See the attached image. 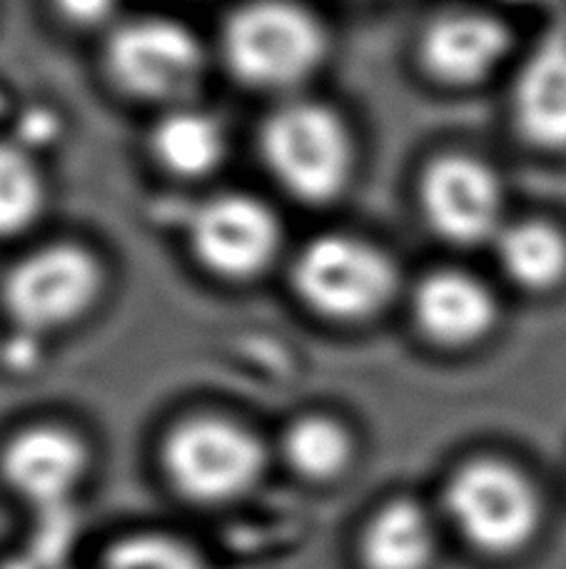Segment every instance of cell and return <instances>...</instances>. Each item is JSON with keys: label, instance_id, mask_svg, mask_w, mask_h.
Wrapping results in <instances>:
<instances>
[{"label": "cell", "instance_id": "cell-1", "mask_svg": "<svg viewBox=\"0 0 566 569\" xmlns=\"http://www.w3.org/2000/svg\"><path fill=\"white\" fill-rule=\"evenodd\" d=\"M225 66L242 86L292 90L325 63L330 38L312 10L292 0H250L222 26Z\"/></svg>", "mask_w": 566, "mask_h": 569}, {"label": "cell", "instance_id": "cell-2", "mask_svg": "<svg viewBox=\"0 0 566 569\" xmlns=\"http://www.w3.org/2000/svg\"><path fill=\"white\" fill-rule=\"evenodd\" d=\"M260 152L280 188L305 206H330L350 188L355 140L325 103L290 100L260 130Z\"/></svg>", "mask_w": 566, "mask_h": 569}, {"label": "cell", "instance_id": "cell-3", "mask_svg": "<svg viewBox=\"0 0 566 569\" xmlns=\"http://www.w3.org/2000/svg\"><path fill=\"white\" fill-rule=\"evenodd\" d=\"M292 288L332 322H367L394 300L400 272L387 252L352 236L310 240L292 266Z\"/></svg>", "mask_w": 566, "mask_h": 569}, {"label": "cell", "instance_id": "cell-4", "mask_svg": "<svg viewBox=\"0 0 566 569\" xmlns=\"http://www.w3.org/2000/svg\"><path fill=\"white\" fill-rule=\"evenodd\" d=\"M444 510L474 550L509 557L527 547L542 522V500L527 475L502 460L462 465L444 487Z\"/></svg>", "mask_w": 566, "mask_h": 569}, {"label": "cell", "instance_id": "cell-5", "mask_svg": "<svg viewBox=\"0 0 566 569\" xmlns=\"http://www.w3.org/2000/svg\"><path fill=\"white\" fill-rule=\"evenodd\" d=\"M163 470L170 485L195 505H225L245 497L265 472V447L225 418H190L168 432Z\"/></svg>", "mask_w": 566, "mask_h": 569}, {"label": "cell", "instance_id": "cell-6", "mask_svg": "<svg viewBox=\"0 0 566 569\" xmlns=\"http://www.w3.org/2000/svg\"><path fill=\"white\" fill-rule=\"evenodd\" d=\"M105 272L93 252L55 242L20 258L0 288L3 308L26 335L65 330L95 308Z\"/></svg>", "mask_w": 566, "mask_h": 569}, {"label": "cell", "instance_id": "cell-7", "mask_svg": "<svg viewBox=\"0 0 566 569\" xmlns=\"http://www.w3.org/2000/svg\"><path fill=\"white\" fill-rule=\"evenodd\" d=\"M105 70L125 96L180 106L205 76V50L190 28L170 18H135L113 30Z\"/></svg>", "mask_w": 566, "mask_h": 569}, {"label": "cell", "instance_id": "cell-8", "mask_svg": "<svg viewBox=\"0 0 566 569\" xmlns=\"http://www.w3.org/2000/svg\"><path fill=\"white\" fill-rule=\"evenodd\" d=\"M190 248L215 278L247 282L272 268L282 248V228L262 200L245 192H222L192 212Z\"/></svg>", "mask_w": 566, "mask_h": 569}, {"label": "cell", "instance_id": "cell-9", "mask_svg": "<svg viewBox=\"0 0 566 569\" xmlns=\"http://www.w3.org/2000/svg\"><path fill=\"white\" fill-rule=\"evenodd\" d=\"M420 206L442 240L477 248L504 230V188L494 168L464 152L432 160L420 180Z\"/></svg>", "mask_w": 566, "mask_h": 569}, {"label": "cell", "instance_id": "cell-10", "mask_svg": "<svg viewBox=\"0 0 566 569\" xmlns=\"http://www.w3.org/2000/svg\"><path fill=\"white\" fill-rule=\"evenodd\" d=\"M88 465L85 442L58 425L26 427L0 452L6 485L38 510L65 507L88 475Z\"/></svg>", "mask_w": 566, "mask_h": 569}, {"label": "cell", "instance_id": "cell-11", "mask_svg": "<svg viewBox=\"0 0 566 569\" xmlns=\"http://www.w3.org/2000/svg\"><path fill=\"white\" fill-rule=\"evenodd\" d=\"M509 48L504 20L482 10H449L422 30L420 63L434 83L474 88L504 63Z\"/></svg>", "mask_w": 566, "mask_h": 569}, {"label": "cell", "instance_id": "cell-12", "mask_svg": "<svg viewBox=\"0 0 566 569\" xmlns=\"http://www.w3.org/2000/svg\"><path fill=\"white\" fill-rule=\"evenodd\" d=\"M414 322L424 340L444 350L474 348L499 322V302L487 282L464 270H437L414 290Z\"/></svg>", "mask_w": 566, "mask_h": 569}, {"label": "cell", "instance_id": "cell-13", "mask_svg": "<svg viewBox=\"0 0 566 569\" xmlns=\"http://www.w3.org/2000/svg\"><path fill=\"white\" fill-rule=\"evenodd\" d=\"M512 116L532 148L566 152V38H544L524 60L512 93Z\"/></svg>", "mask_w": 566, "mask_h": 569}, {"label": "cell", "instance_id": "cell-14", "mask_svg": "<svg viewBox=\"0 0 566 569\" xmlns=\"http://www.w3.org/2000/svg\"><path fill=\"white\" fill-rule=\"evenodd\" d=\"M437 555V532L422 505L394 500L372 515L360 537L365 569H429Z\"/></svg>", "mask_w": 566, "mask_h": 569}, {"label": "cell", "instance_id": "cell-15", "mask_svg": "<svg viewBox=\"0 0 566 569\" xmlns=\"http://www.w3.org/2000/svg\"><path fill=\"white\" fill-rule=\"evenodd\" d=\"M150 152L160 168L180 180H200L215 172L228 156L225 130L195 108H175L158 120Z\"/></svg>", "mask_w": 566, "mask_h": 569}, {"label": "cell", "instance_id": "cell-16", "mask_svg": "<svg viewBox=\"0 0 566 569\" xmlns=\"http://www.w3.org/2000/svg\"><path fill=\"white\" fill-rule=\"evenodd\" d=\"M494 248L504 276L524 292H552L566 280V232L554 222H512Z\"/></svg>", "mask_w": 566, "mask_h": 569}, {"label": "cell", "instance_id": "cell-17", "mask_svg": "<svg viewBox=\"0 0 566 569\" xmlns=\"http://www.w3.org/2000/svg\"><path fill=\"white\" fill-rule=\"evenodd\" d=\"M282 455L302 480L332 482L350 467L355 442L342 422L325 415H307L287 427Z\"/></svg>", "mask_w": 566, "mask_h": 569}, {"label": "cell", "instance_id": "cell-18", "mask_svg": "<svg viewBox=\"0 0 566 569\" xmlns=\"http://www.w3.org/2000/svg\"><path fill=\"white\" fill-rule=\"evenodd\" d=\"M46 202V178L33 156L16 142H0V238L33 228Z\"/></svg>", "mask_w": 566, "mask_h": 569}, {"label": "cell", "instance_id": "cell-19", "mask_svg": "<svg viewBox=\"0 0 566 569\" xmlns=\"http://www.w3.org/2000/svg\"><path fill=\"white\" fill-rule=\"evenodd\" d=\"M100 569H205L188 545L165 535H135L118 542Z\"/></svg>", "mask_w": 566, "mask_h": 569}, {"label": "cell", "instance_id": "cell-20", "mask_svg": "<svg viewBox=\"0 0 566 569\" xmlns=\"http://www.w3.org/2000/svg\"><path fill=\"white\" fill-rule=\"evenodd\" d=\"M118 0H53L60 16L73 26H95L110 16Z\"/></svg>", "mask_w": 566, "mask_h": 569}, {"label": "cell", "instance_id": "cell-21", "mask_svg": "<svg viewBox=\"0 0 566 569\" xmlns=\"http://www.w3.org/2000/svg\"><path fill=\"white\" fill-rule=\"evenodd\" d=\"M0 569H70L68 560H60V557H50L43 552L28 550L18 557H10L8 562L0 565Z\"/></svg>", "mask_w": 566, "mask_h": 569}, {"label": "cell", "instance_id": "cell-22", "mask_svg": "<svg viewBox=\"0 0 566 569\" xmlns=\"http://www.w3.org/2000/svg\"><path fill=\"white\" fill-rule=\"evenodd\" d=\"M512 3H539V0H512Z\"/></svg>", "mask_w": 566, "mask_h": 569}]
</instances>
